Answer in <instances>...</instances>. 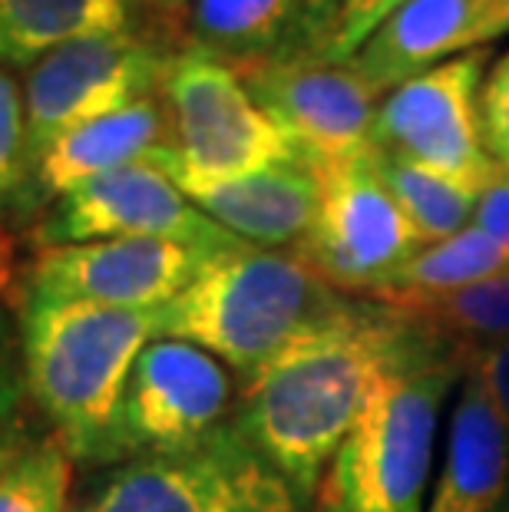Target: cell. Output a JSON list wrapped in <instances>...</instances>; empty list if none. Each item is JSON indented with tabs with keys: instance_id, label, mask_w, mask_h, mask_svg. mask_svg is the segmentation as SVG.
Wrapping results in <instances>:
<instances>
[{
	"instance_id": "obj_6",
	"label": "cell",
	"mask_w": 509,
	"mask_h": 512,
	"mask_svg": "<svg viewBox=\"0 0 509 512\" xmlns=\"http://www.w3.org/2000/svg\"><path fill=\"white\" fill-rule=\"evenodd\" d=\"M73 512H305V503L225 423L182 453L123 463Z\"/></svg>"
},
{
	"instance_id": "obj_28",
	"label": "cell",
	"mask_w": 509,
	"mask_h": 512,
	"mask_svg": "<svg viewBox=\"0 0 509 512\" xmlns=\"http://www.w3.org/2000/svg\"><path fill=\"white\" fill-rule=\"evenodd\" d=\"M460 361H463V370L486 387V394H490L493 407L500 413L503 427L509 433V341L470 351V354H463Z\"/></svg>"
},
{
	"instance_id": "obj_16",
	"label": "cell",
	"mask_w": 509,
	"mask_h": 512,
	"mask_svg": "<svg viewBox=\"0 0 509 512\" xmlns=\"http://www.w3.org/2000/svg\"><path fill=\"white\" fill-rule=\"evenodd\" d=\"M321 192V169L305 159H288L235 182L205 185L189 192V199L248 245L298 248L318 219Z\"/></svg>"
},
{
	"instance_id": "obj_10",
	"label": "cell",
	"mask_w": 509,
	"mask_h": 512,
	"mask_svg": "<svg viewBox=\"0 0 509 512\" xmlns=\"http://www.w3.org/2000/svg\"><path fill=\"white\" fill-rule=\"evenodd\" d=\"M229 403L232 377L219 357L179 337H156L126 380L106 463L189 450L225 427Z\"/></svg>"
},
{
	"instance_id": "obj_3",
	"label": "cell",
	"mask_w": 509,
	"mask_h": 512,
	"mask_svg": "<svg viewBox=\"0 0 509 512\" xmlns=\"http://www.w3.org/2000/svg\"><path fill=\"white\" fill-rule=\"evenodd\" d=\"M27 394L57 427L73 460L106 463L113 420L143 347L159 337L156 311L27 298Z\"/></svg>"
},
{
	"instance_id": "obj_25",
	"label": "cell",
	"mask_w": 509,
	"mask_h": 512,
	"mask_svg": "<svg viewBox=\"0 0 509 512\" xmlns=\"http://www.w3.org/2000/svg\"><path fill=\"white\" fill-rule=\"evenodd\" d=\"M407 4L410 0H341L338 10H334L328 34H324L314 57L331 60V63H348L354 53L371 40L374 30Z\"/></svg>"
},
{
	"instance_id": "obj_1",
	"label": "cell",
	"mask_w": 509,
	"mask_h": 512,
	"mask_svg": "<svg viewBox=\"0 0 509 512\" xmlns=\"http://www.w3.org/2000/svg\"><path fill=\"white\" fill-rule=\"evenodd\" d=\"M437 351L447 347L417 334L384 304L361 298L344 321L255 370L232 423L301 503H311L381 377Z\"/></svg>"
},
{
	"instance_id": "obj_14",
	"label": "cell",
	"mask_w": 509,
	"mask_h": 512,
	"mask_svg": "<svg viewBox=\"0 0 509 512\" xmlns=\"http://www.w3.org/2000/svg\"><path fill=\"white\" fill-rule=\"evenodd\" d=\"M509 34V0H410L348 60L377 93Z\"/></svg>"
},
{
	"instance_id": "obj_13",
	"label": "cell",
	"mask_w": 509,
	"mask_h": 512,
	"mask_svg": "<svg viewBox=\"0 0 509 512\" xmlns=\"http://www.w3.org/2000/svg\"><path fill=\"white\" fill-rule=\"evenodd\" d=\"M209 258L159 238H103L43 248L27 275V298L156 311L179 298Z\"/></svg>"
},
{
	"instance_id": "obj_9",
	"label": "cell",
	"mask_w": 509,
	"mask_h": 512,
	"mask_svg": "<svg viewBox=\"0 0 509 512\" xmlns=\"http://www.w3.org/2000/svg\"><path fill=\"white\" fill-rule=\"evenodd\" d=\"M172 53L136 30L70 40L27 67L24 106L30 156L90 119L162 90Z\"/></svg>"
},
{
	"instance_id": "obj_7",
	"label": "cell",
	"mask_w": 509,
	"mask_h": 512,
	"mask_svg": "<svg viewBox=\"0 0 509 512\" xmlns=\"http://www.w3.org/2000/svg\"><path fill=\"white\" fill-rule=\"evenodd\" d=\"M486 53L470 50L414 76L377 106L371 152L480 192L496 172L483 143Z\"/></svg>"
},
{
	"instance_id": "obj_29",
	"label": "cell",
	"mask_w": 509,
	"mask_h": 512,
	"mask_svg": "<svg viewBox=\"0 0 509 512\" xmlns=\"http://www.w3.org/2000/svg\"><path fill=\"white\" fill-rule=\"evenodd\" d=\"M480 232H486L496 245L509 255V172L496 166V172L476 195L473 222Z\"/></svg>"
},
{
	"instance_id": "obj_11",
	"label": "cell",
	"mask_w": 509,
	"mask_h": 512,
	"mask_svg": "<svg viewBox=\"0 0 509 512\" xmlns=\"http://www.w3.org/2000/svg\"><path fill=\"white\" fill-rule=\"evenodd\" d=\"M298 159L314 169L341 166L371 149L381 93L351 63L272 57L235 70Z\"/></svg>"
},
{
	"instance_id": "obj_22",
	"label": "cell",
	"mask_w": 509,
	"mask_h": 512,
	"mask_svg": "<svg viewBox=\"0 0 509 512\" xmlns=\"http://www.w3.org/2000/svg\"><path fill=\"white\" fill-rule=\"evenodd\" d=\"M503 271H509V255L486 232H480L476 225H467L463 232L443 238V242L420 248V252L397 271L394 281L384 291L440 294V291L473 285V281L503 275ZM384 291H377V294H384Z\"/></svg>"
},
{
	"instance_id": "obj_2",
	"label": "cell",
	"mask_w": 509,
	"mask_h": 512,
	"mask_svg": "<svg viewBox=\"0 0 509 512\" xmlns=\"http://www.w3.org/2000/svg\"><path fill=\"white\" fill-rule=\"evenodd\" d=\"M295 252L238 245L212 255L192 285L159 308V337L199 344L252 377L291 344L357 311Z\"/></svg>"
},
{
	"instance_id": "obj_31",
	"label": "cell",
	"mask_w": 509,
	"mask_h": 512,
	"mask_svg": "<svg viewBox=\"0 0 509 512\" xmlns=\"http://www.w3.org/2000/svg\"><path fill=\"white\" fill-rule=\"evenodd\" d=\"M30 443H34V440L27 437V427H24V420H20V417L0 423V476H4L10 466H14L20 456L30 450Z\"/></svg>"
},
{
	"instance_id": "obj_19",
	"label": "cell",
	"mask_w": 509,
	"mask_h": 512,
	"mask_svg": "<svg viewBox=\"0 0 509 512\" xmlns=\"http://www.w3.org/2000/svg\"><path fill=\"white\" fill-rule=\"evenodd\" d=\"M186 47L232 70L288 57L298 30V0H189Z\"/></svg>"
},
{
	"instance_id": "obj_26",
	"label": "cell",
	"mask_w": 509,
	"mask_h": 512,
	"mask_svg": "<svg viewBox=\"0 0 509 512\" xmlns=\"http://www.w3.org/2000/svg\"><path fill=\"white\" fill-rule=\"evenodd\" d=\"M480 116H483V143L490 159L509 172V53H503L493 63V70L483 80L480 96Z\"/></svg>"
},
{
	"instance_id": "obj_27",
	"label": "cell",
	"mask_w": 509,
	"mask_h": 512,
	"mask_svg": "<svg viewBox=\"0 0 509 512\" xmlns=\"http://www.w3.org/2000/svg\"><path fill=\"white\" fill-rule=\"evenodd\" d=\"M27 394L24 334L17 331L10 311L0 304V423L14 420Z\"/></svg>"
},
{
	"instance_id": "obj_30",
	"label": "cell",
	"mask_w": 509,
	"mask_h": 512,
	"mask_svg": "<svg viewBox=\"0 0 509 512\" xmlns=\"http://www.w3.org/2000/svg\"><path fill=\"white\" fill-rule=\"evenodd\" d=\"M338 4L341 0H298V30H295V47H291L288 57H298V53L314 57L318 53Z\"/></svg>"
},
{
	"instance_id": "obj_17",
	"label": "cell",
	"mask_w": 509,
	"mask_h": 512,
	"mask_svg": "<svg viewBox=\"0 0 509 512\" xmlns=\"http://www.w3.org/2000/svg\"><path fill=\"white\" fill-rule=\"evenodd\" d=\"M506 496L509 433L486 387L473 374H463L427 512H503Z\"/></svg>"
},
{
	"instance_id": "obj_18",
	"label": "cell",
	"mask_w": 509,
	"mask_h": 512,
	"mask_svg": "<svg viewBox=\"0 0 509 512\" xmlns=\"http://www.w3.org/2000/svg\"><path fill=\"white\" fill-rule=\"evenodd\" d=\"M371 301L457 357L509 341V271L440 294L384 291Z\"/></svg>"
},
{
	"instance_id": "obj_5",
	"label": "cell",
	"mask_w": 509,
	"mask_h": 512,
	"mask_svg": "<svg viewBox=\"0 0 509 512\" xmlns=\"http://www.w3.org/2000/svg\"><path fill=\"white\" fill-rule=\"evenodd\" d=\"M162 96L176 139L169 179L186 195L298 159L278 126L258 110L242 76L209 53L196 47L172 53Z\"/></svg>"
},
{
	"instance_id": "obj_32",
	"label": "cell",
	"mask_w": 509,
	"mask_h": 512,
	"mask_svg": "<svg viewBox=\"0 0 509 512\" xmlns=\"http://www.w3.org/2000/svg\"><path fill=\"white\" fill-rule=\"evenodd\" d=\"M129 4H133V0H129ZM136 4L156 10L162 17H182V20H186V10H189V0H136Z\"/></svg>"
},
{
	"instance_id": "obj_23",
	"label": "cell",
	"mask_w": 509,
	"mask_h": 512,
	"mask_svg": "<svg viewBox=\"0 0 509 512\" xmlns=\"http://www.w3.org/2000/svg\"><path fill=\"white\" fill-rule=\"evenodd\" d=\"M70 460L73 456L57 437L34 440L0 476V512H67Z\"/></svg>"
},
{
	"instance_id": "obj_15",
	"label": "cell",
	"mask_w": 509,
	"mask_h": 512,
	"mask_svg": "<svg viewBox=\"0 0 509 512\" xmlns=\"http://www.w3.org/2000/svg\"><path fill=\"white\" fill-rule=\"evenodd\" d=\"M172 162L176 139L169 110L156 96H146L53 139L34 162L37 205L123 166H153L169 176Z\"/></svg>"
},
{
	"instance_id": "obj_24",
	"label": "cell",
	"mask_w": 509,
	"mask_h": 512,
	"mask_svg": "<svg viewBox=\"0 0 509 512\" xmlns=\"http://www.w3.org/2000/svg\"><path fill=\"white\" fill-rule=\"evenodd\" d=\"M37 209L27 106L17 80L0 67V219H24Z\"/></svg>"
},
{
	"instance_id": "obj_12",
	"label": "cell",
	"mask_w": 509,
	"mask_h": 512,
	"mask_svg": "<svg viewBox=\"0 0 509 512\" xmlns=\"http://www.w3.org/2000/svg\"><path fill=\"white\" fill-rule=\"evenodd\" d=\"M37 238L43 248L103 238H159L205 255L245 245L153 166H123L63 192L40 222Z\"/></svg>"
},
{
	"instance_id": "obj_20",
	"label": "cell",
	"mask_w": 509,
	"mask_h": 512,
	"mask_svg": "<svg viewBox=\"0 0 509 512\" xmlns=\"http://www.w3.org/2000/svg\"><path fill=\"white\" fill-rule=\"evenodd\" d=\"M129 0H0V63L34 67L70 40L129 30Z\"/></svg>"
},
{
	"instance_id": "obj_4",
	"label": "cell",
	"mask_w": 509,
	"mask_h": 512,
	"mask_svg": "<svg viewBox=\"0 0 509 512\" xmlns=\"http://www.w3.org/2000/svg\"><path fill=\"white\" fill-rule=\"evenodd\" d=\"M463 361L437 351L387 370L318 489V512H427L433 443Z\"/></svg>"
},
{
	"instance_id": "obj_21",
	"label": "cell",
	"mask_w": 509,
	"mask_h": 512,
	"mask_svg": "<svg viewBox=\"0 0 509 512\" xmlns=\"http://www.w3.org/2000/svg\"><path fill=\"white\" fill-rule=\"evenodd\" d=\"M371 166L377 179L387 185V192L394 195V202L404 209L410 225L417 228V235L424 238V245L443 242V238L463 232L473 222L480 192L470 189V185L407 166L400 159L377 156V152H371Z\"/></svg>"
},
{
	"instance_id": "obj_8",
	"label": "cell",
	"mask_w": 509,
	"mask_h": 512,
	"mask_svg": "<svg viewBox=\"0 0 509 512\" xmlns=\"http://www.w3.org/2000/svg\"><path fill=\"white\" fill-rule=\"evenodd\" d=\"M321 209L295 248L318 275L351 298H371L424 248L387 185L364 156L321 169Z\"/></svg>"
}]
</instances>
